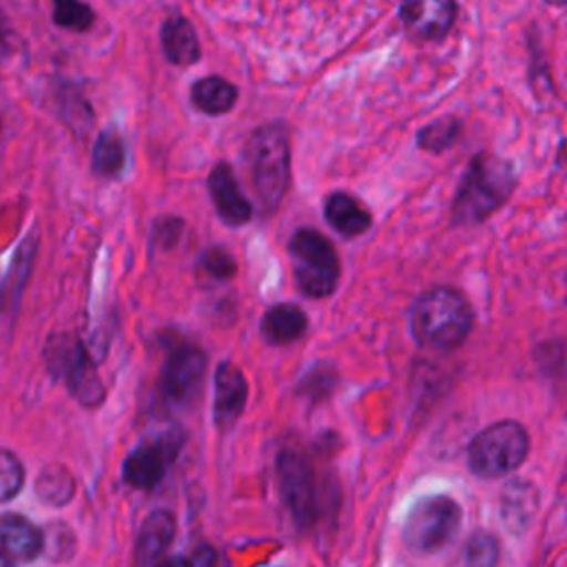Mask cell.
<instances>
[{"instance_id":"cell-1","label":"cell","mask_w":567,"mask_h":567,"mask_svg":"<svg viewBox=\"0 0 567 567\" xmlns=\"http://www.w3.org/2000/svg\"><path fill=\"white\" fill-rule=\"evenodd\" d=\"M410 323L421 346L452 350L461 346L472 330V308L461 292L434 288L419 297Z\"/></svg>"},{"instance_id":"cell-2","label":"cell","mask_w":567,"mask_h":567,"mask_svg":"<svg viewBox=\"0 0 567 567\" xmlns=\"http://www.w3.org/2000/svg\"><path fill=\"white\" fill-rule=\"evenodd\" d=\"M246 164L261 210H277L290 182L288 131L281 124L261 126L248 142Z\"/></svg>"},{"instance_id":"cell-3","label":"cell","mask_w":567,"mask_h":567,"mask_svg":"<svg viewBox=\"0 0 567 567\" xmlns=\"http://www.w3.org/2000/svg\"><path fill=\"white\" fill-rule=\"evenodd\" d=\"M512 166L492 155H478L470 164L454 199V219L458 224H476L492 215L512 193Z\"/></svg>"},{"instance_id":"cell-4","label":"cell","mask_w":567,"mask_h":567,"mask_svg":"<svg viewBox=\"0 0 567 567\" xmlns=\"http://www.w3.org/2000/svg\"><path fill=\"white\" fill-rule=\"evenodd\" d=\"M529 439L516 421H501L474 436L467 450L470 470L481 478H498L514 472L527 456Z\"/></svg>"},{"instance_id":"cell-5","label":"cell","mask_w":567,"mask_h":567,"mask_svg":"<svg viewBox=\"0 0 567 567\" xmlns=\"http://www.w3.org/2000/svg\"><path fill=\"white\" fill-rule=\"evenodd\" d=\"M297 288L308 297H326L339 279V257L334 246L315 228H299L290 237Z\"/></svg>"},{"instance_id":"cell-6","label":"cell","mask_w":567,"mask_h":567,"mask_svg":"<svg viewBox=\"0 0 567 567\" xmlns=\"http://www.w3.org/2000/svg\"><path fill=\"white\" fill-rule=\"evenodd\" d=\"M461 525V507L450 496L419 501L405 518V543L416 551H436L447 545Z\"/></svg>"},{"instance_id":"cell-7","label":"cell","mask_w":567,"mask_h":567,"mask_svg":"<svg viewBox=\"0 0 567 567\" xmlns=\"http://www.w3.org/2000/svg\"><path fill=\"white\" fill-rule=\"evenodd\" d=\"M47 359L53 374H58L69 385V390L78 396V401L86 405H95L102 401L104 388L100 383V374L91 357L82 348V343L69 337H62L60 343H53L49 348Z\"/></svg>"},{"instance_id":"cell-8","label":"cell","mask_w":567,"mask_h":567,"mask_svg":"<svg viewBox=\"0 0 567 567\" xmlns=\"http://www.w3.org/2000/svg\"><path fill=\"white\" fill-rule=\"evenodd\" d=\"M277 481L292 518L299 525H310L317 514V489L308 458L297 450H284L277 458Z\"/></svg>"},{"instance_id":"cell-9","label":"cell","mask_w":567,"mask_h":567,"mask_svg":"<svg viewBox=\"0 0 567 567\" xmlns=\"http://www.w3.org/2000/svg\"><path fill=\"white\" fill-rule=\"evenodd\" d=\"M206 357L197 346L182 343L171 350L162 374H159V394L168 405L190 403L204 381Z\"/></svg>"},{"instance_id":"cell-10","label":"cell","mask_w":567,"mask_h":567,"mask_svg":"<svg viewBox=\"0 0 567 567\" xmlns=\"http://www.w3.org/2000/svg\"><path fill=\"white\" fill-rule=\"evenodd\" d=\"M173 454L175 445H171L168 436L146 439L124 461L122 476L135 489H151L164 478L166 465Z\"/></svg>"},{"instance_id":"cell-11","label":"cell","mask_w":567,"mask_h":567,"mask_svg":"<svg viewBox=\"0 0 567 567\" xmlns=\"http://www.w3.org/2000/svg\"><path fill=\"white\" fill-rule=\"evenodd\" d=\"M208 190L213 197V204L217 208V215L228 226H241L252 217V206L246 199V195L239 190V184L235 179V173L228 164L219 162L208 177Z\"/></svg>"},{"instance_id":"cell-12","label":"cell","mask_w":567,"mask_h":567,"mask_svg":"<svg viewBox=\"0 0 567 567\" xmlns=\"http://www.w3.org/2000/svg\"><path fill=\"white\" fill-rule=\"evenodd\" d=\"M456 16L454 0H403L401 18L403 24L419 38L443 35Z\"/></svg>"},{"instance_id":"cell-13","label":"cell","mask_w":567,"mask_h":567,"mask_svg":"<svg viewBox=\"0 0 567 567\" xmlns=\"http://www.w3.org/2000/svg\"><path fill=\"white\" fill-rule=\"evenodd\" d=\"M246 399H248V383L244 372L228 361L221 363L215 372V401H213L217 425L221 427L233 425L241 416L246 408Z\"/></svg>"},{"instance_id":"cell-14","label":"cell","mask_w":567,"mask_h":567,"mask_svg":"<svg viewBox=\"0 0 567 567\" xmlns=\"http://www.w3.org/2000/svg\"><path fill=\"white\" fill-rule=\"evenodd\" d=\"M44 547L40 529L22 514H0V551L13 563H31Z\"/></svg>"},{"instance_id":"cell-15","label":"cell","mask_w":567,"mask_h":567,"mask_svg":"<svg viewBox=\"0 0 567 567\" xmlns=\"http://www.w3.org/2000/svg\"><path fill=\"white\" fill-rule=\"evenodd\" d=\"M175 536V518L166 509L153 512L140 534H137V545H135V560L140 567H151L155 565L162 554L168 549L171 540Z\"/></svg>"},{"instance_id":"cell-16","label":"cell","mask_w":567,"mask_h":567,"mask_svg":"<svg viewBox=\"0 0 567 567\" xmlns=\"http://www.w3.org/2000/svg\"><path fill=\"white\" fill-rule=\"evenodd\" d=\"M306 330H308V317L295 303L270 306L261 319V332L275 346L292 343L301 339Z\"/></svg>"},{"instance_id":"cell-17","label":"cell","mask_w":567,"mask_h":567,"mask_svg":"<svg viewBox=\"0 0 567 567\" xmlns=\"http://www.w3.org/2000/svg\"><path fill=\"white\" fill-rule=\"evenodd\" d=\"M162 49L168 62L188 66L199 60V40L193 24L182 16L166 18L162 27Z\"/></svg>"},{"instance_id":"cell-18","label":"cell","mask_w":567,"mask_h":567,"mask_svg":"<svg viewBox=\"0 0 567 567\" xmlns=\"http://www.w3.org/2000/svg\"><path fill=\"white\" fill-rule=\"evenodd\" d=\"M326 219L343 237L363 235L372 224L370 213L348 193H332L326 199Z\"/></svg>"},{"instance_id":"cell-19","label":"cell","mask_w":567,"mask_h":567,"mask_svg":"<svg viewBox=\"0 0 567 567\" xmlns=\"http://www.w3.org/2000/svg\"><path fill=\"white\" fill-rule=\"evenodd\" d=\"M190 100L202 113L221 115V113H226L235 106L237 89H235L233 82H228L219 75H208V78H202L193 84Z\"/></svg>"},{"instance_id":"cell-20","label":"cell","mask_w":567,"mask_h":567,"mask_svg":"<svg viewBox=\"0 0 567 567\" xmlns=\"http://www.w3.org/2000/svg\"><path fill=\"white\" fill-rule=\"evenodd\" d=\"M91 159H93V171L97 175H102V177L120 175V171L126 164V148H124L120 133L113 128L102 131L93 146Z\"/></svg>"},{"instance_id":"cell-21","label":"cell","mask_w":567,"mask_h":567,"mask_svg":"<svg viewBox=\"0 0 567 567\" xmlns=\"http://www.w3.org/2000/svg\"><path fill=\"white\" fill-rule=\"evenodd\" d=\"M73 476L60 465L44 467L35 478V494L49 505H64L73 496Z\"/></svg>"},{"instance_id":"cell-22","label":"cell","mask_w":567,"mask_h":567,"mask_svg":"<svg viewBox=\"0 0 567 567\" xmlns=\"http://www.w3.org/2000/svg\"><path fill=\"white\" fill-rule=\"evenodd\" d=\"M53 20L62 29L86 31L95 22V13L80 0H53Z\"/></svg>"},{"instance_id":"cell-23","label":"cell","mask_w":567,"mask_h":567,"mask_svg":"<svg viewBox=\"0 0 567 567\" xmlns=\"http://www.w3.org/2000/svg\"><path fill=\"white\" fill-rule=\"evenodd\" d=\"M458 131H461V126H458L456 120H452V117L436 120V122H432L430 126H425L419 133V146L425 148V151L439 153V151H443V148L454 144Z\"/></svg>"},{"instance_id":"cell-24","label":"cell","mask_w":567,"mask_h":567,"mask_svg":"<svg viewBox=\"0 0 567 567\" xmlns=\"http://www.w3.org/2000/svg\"><path fill=\"white\" fill-rule=\"evenodd\" d=\"M24 483V467L20 463V458L9 452V450H0V503L11 501Z\"/></svg>"},{"instance_id":"cell-25","label":"cell","mask_w":567,"mask_h":567,"mask_svg":"<svg viewBox=\"0 0 567 567\" xmlns=\"http://www.w3.org/2000/svg\"><path fill=\"white\" fill-rule=\"evenodd\" d=\"M498 560V543L494 536L478 532L465 545V567H494Z\"/></svg>"},{"instance_id":"cell-26","label":"cell","mask_w":567,"mask_h":567,"mask_svg":"<svg viewBox=\"0 0 567 567\" xmlns=\"http://www.w3.org/2000/svg\"><path fill=\"white\" fill-rule=\"evenodd\" d=\"M199 264H202L204 272L215 279H230L237 272V261L233 259V255L228 250H224L219 246H213L206 252H202Z\"/></svg>"},{"instance_id":"cell-27","label":"cell","mask_w":567,"mask_h":567,"mask_svg":"<svg viewBox=\"0 0 567 567\" xmlns=\"http://www.w3.org/2000/svg\"><path fill=\"white\" fill-rule=\"evenodd\" d=\"M179 230H182V221L179 219H173V217L159 219V221H155V228H153V241L164 246V248H168L179 237Z\"/></svg>"},{"instance_id":"cell-28","label":"cell","mask_w":567,"mask_h":567,"mask_svg":"<svg viewBox=\"0 0 567 567\" xmlns=\"http://www.w3.org/2000/svg\"><path fill=\"white\" fill-rule=\"evenodd\" d=\"M9 51H11V27H9L4 13L0 11V58L9 55Z\"/></svg>"},{"instance_id":"cell-29","label":"cell","mask_w":567,"mask_h":567,"mask_svg":"<svg viewBox=\"0 0 567 567\" xmlns=\"http://www.w3.org/2000/svg\"><path fill=\"white\" fill-rule=\"evenodd\" d=\"M153 567H193V563L188 558H182V556H173V558H164V560H157Z\"/></svg>"},{"instance_id":"cell-30","label":"cell","mask_w":567,"mask_h":567,"mask_svg":"<svg viewBox=\"0 0 567 567\" xmlns=\"http://www.w3.org/2000/svg\"><path fill=\"white\" fill-rule=\"evenodd\" d=\"M0 567H13V560L0 551Z\"/></svg>"},{"instance_id":"cell-31","label":"cell","mask_w":567,"mask_h":567,"mask_svg":"<svg viewBox=\"0 0 567 567\" xmlns=\"http://www.w3.org/2000/svg\"><path fill=\"white\" fill-rule=\"evenodd\" d=\"M547 2H551V4H567V0H547Z\"/></svg>"}]
</instances>
